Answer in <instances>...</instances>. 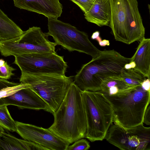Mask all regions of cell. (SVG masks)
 Returning <instances> with one entry per match:
<instances>
[{
  "mask_svg": "<svg viewBox=\"0 0 150 150\" xmlns=\"http://www.w3.org/2000/svg\"><path fill=\"white\" fill-rule=\"evenodd\" d=\"M82 92L73 81L60 106L53 114L54 122L48 128L70 144L84 138L86 132Z\"/></svg>",
  "mask_w": 150,
  "mask_h": 150,
  "instance_id": "6da1fadb",
  "label": "cell"
},
{
  "mask_svg": "<svg viewBox=\"0 0 150 150\" xmlns=\"http://www.w3.org/2000/svg\"><path fill=\"white\" fill-rule=\"evenodd\" d=\"M131 59L114 50L101 51L97 57L82 66L73 81L82 91H99L103 80L108 77L120 75L125 65Z\"/></svg>",
  "mask_w": 150,
  "mask_h": 150,
  "instance_id": "7a4b0ae2",
  "label": "cell"
},
{
  "mask_svg": "<svg viewBox=\"0 0 150 150\" xmlns=\"http://www.w3.org/2000/svg\"><path fill=\"white\" fill-rule=\"evenodd\" d=\"M109 26L115 39L129 45L144 38L145 29L137 0H110Z\"/></svg>",
  "mask_w": 150,
  "mask_h": 150,
  "instance_id": "3957f363",
  "label": "cell"
},
{
  "mask_svg": "<svg viewBox=\"0 0 150 150\" xmlns=\"http://www.w3.org/2000/svg\"><path fill=\"white\" fill-rule=\"evenodd\" d=\"M105 96L111 105L114 123L125 128L143 124L144 113L150 103V91L140 85L123 93Z\"/></svg>",
  "mask_w": 150,
  "mask_h": 150,
  "instance_id": "277c9868",
  "label": "cell"
},
{
  "mask_svg": "<svg viewBox=\"0 0 150 150\" xmlns=\"http://www.w3.org/2000/svg\"><path fill=\"white\" fill-rule=\"evenodd\" d=\"M82 94L86 120L85 137L91 142L102 141L113 122L111 105L100 91H83Z\"/></svg>",
  "mask_w": 150,
  "mask_h": 150,
  "instance_id": "5b68a950",
  "label": "cell"
},
{
  "mask_svg": "<svg viewBox=\"0 0 150 150\" xmlns=\"http://www.w3.org/2000/svg\"><path fill=\"white\" fill-rule=\"evenodd\" d=\"M74 76L50 74H31L21 72L20 81L30 85L44 100L52 114L58 108Z\"/></svg>",
  "mask_w": 150,
  "mask_h": 150,
  "instance_id": "8992f818",
  "label": "cell"
},
{
  "mask_svg": "<svg viewBox=\"0 0 150 150\" xmlns=\"http://www.w3.org/2000/svg\"><path fill=\"white\" fill-rule=\"evenodd\" d=\"M48 37H53L55 43L69 51H76L90 55L92 59L97 57L101 51L90 41L88 35L71 24L57 19L48 18Z\"/></svg>",
  "mask_w": 150,
  "mask_h": 150,
  "instance_id": "52a82bcc",
  "label": "cell"
},
{
  "mask_svg": "<svg viewBox=\"0 0 150 150\" xmlns=\"http://www.w3.org/2000/svg\"><path fill=\"white\" fill-rule=\"evenodd\" d=\"M39 27L33 26L13 39L0 41V52L4 57L22 54L55 52L57 45L47 39Z\"/></svg>",
  "mask_w": 150,
  "mask_h": 150,
  "instance_id": "ba28073f",
  "label": "cell"
},
{
  "mask_svg": "<svg viewBox=\"0 0 150 150\" xmlns=\"http://www.w3.org/2000/svg\"><path fill=\"white\" fill-rule=\"evenodd\" d=\"M13 63L21 72L31 74H50L65 75L68 67L64 57L56 52L32 53L15 56Z\"/></svg>",
  "mask_w": 150,
  "mask_h": 150,
  "instance_id": "9c48e42d",
  "label": "cell"
},
{
  "mask_svg": "<svg viewBox=\"0 0 150 150\" xmlns=\"http://www.w3.org/2000/svg\"><path fill=\"white\" fill-rule=\"evenodd\" d=\"M105 139L121 150H150V127H145L143 124L125 128L112 123Z\"/></svg>",
  "mask_w": 150,
  "mask_h": 150,
  "instance_id": "30bf717a",
  "label": "cell"
},
{
  "mask_svg": "<svg viewBox=\"0 0 150 150\" xmlns=\"http://www.w3.org/2000/svg\"><path fill=\"white\" fill-rule=\"evenodd\" d=\"M16 132L24 140L43 146L48 150H66L70 144L49 129L15 121Z\"/></svg>",
  "mask_w": 150,
  "mask_h": 150,
  "instance_id": "8fae6325",
  "label": "cell"
},
{
  "mask_svg": "<svg viewBox=\"0 0 150 150\" xmlns=\"http://www.w3.org/2000/svg\"><path fill=\"white\" fill-rule=\"evenodd\" d=\"M2 98L4 105L7 106L13 105L21 109L43 110L50 112L47 104L30 86Z\"/></svg>",
  "mask_w": 150,
  "mask_h": 150,
  "instance_id": "7c38bea8",
  "label": "cell"
},
{
  "mask_svg": "<svg viewBox=\"0 0 150 150\" xmlns=\"http://www.w3.org/2000/svg\"><path fill=\"white\" fill-rule=\"evenodd\" d=\"M15 6L42 14L48 18L61 16L63 6L59 0H13Z\"/></svg>",
  "mask_w": 150,
  "mask_h": 150,
  "instance_id": "4fadbf2b",
  "label": "cell"
},
{
  "mask_svg": "<svg viewBox=\"0 0 150 150\" xmlns=\"http://www.w3.org/2000/svg\"><path fill=\"white\" fill-rule=\"evenodd\" d=\"M111 12L110 0H95L90 9L84 16L88 21L99 27L109 26Z\"/></svg>",
  "mask_w": 150,
  "mask_h": 150,
  "instance_id": "5bb4252c",
  "label": "cell"
},
{
  "mask_svg": "<svg viewBox=\"0 0 150 150\" xmlns=\"http://www.w3.org/2000/svg\"><path fill=\"white\" fill-rule=\"evenodd\" d=\"M131 58L130 62L133 61L135 64L134 69L150 79V38H144L140 41L135 53Z\"/></svg>",
  "mask_w": 150,
  "mask_h": 150,
  "instance_id": "9a60e30c",
  "label": "cell"
},
{
  "mask_svg": "<svg viewBox=\"0 0 150 150\" xmlns=\"http://www.w3.org/2000/svg\"><path fill=\"white\" fill-rule=\"evenodd\" d=\"M135 86L127 84L120 75L113 76L107 77L103 80L99 91L105 96H110L124 92Z\"/></svg>",
  "mask_w": 150,
  "mask_h": 150,
  "instance_id": "2e32d148",
  "label": "cell"
},
{
  "mask_svg": "<svg viewBox=\"0 0 150 150\" xmlns=\"http://www.w3.org/2000/svg\"><path fill=\"white\" fill-rule=\"evenodd\" d=\"M23 32L0 9V41L13 39L21 35Z\"/></svg>",
  "mask_w": 150,
  "mask_h": 150,
  "instance_id": "e0dca14e",
  "label": "cell"
},
{
  "mask_svg": "<svg viewBox=\"0 0 150 150\" xmlns=\"http://www.w3.org/2000/svg\"><path fill=\"white\" fill-rule=\"evenodd\" d=\"M1 133L0 146L2 150H26V140L17 138L5 131Z\"/></svg>",
  "mask_w": 150,
  "mask_h": 150,
  "instance_id": "ac0fdd59",
  "label": "cell"
},
{
  "mask_svg": "<svg viewBox=\"0 0 150 150\" xmlns=\"http://www.w3.org/2000/svg\"><path fill=\"white\" fill-rule=\"evenodd\" d=\"M120 76L126 83L132 86L141 85L146 79L141 72L134 68L128 69L123 68Z\"/></svg>",
  "mask_w": 150,
  "mask_h": 150,
  "instance_id": "d6986e66",
  "label": "cell"
},
{
  "mask_svg": "<svg viewBox=\"0 0 150 150\" xmlns=\"http://www.w3.org/2000/svg\"><path fill=\"white\" fill-rule=\"evenodd\" d=\"M7 105H4L0 107V123L5 130L16 132V123L8 110Z\"/></svg>",
  "mask_w": 150,
  "mask_h": 150,
  "instance_id": "ffe728a7",
  "label": "cell"
},
{
  "mask_svg": "<svg viewBox=\"0 0 150 150\" xmlns=\"http://www.w3.org/2000/svg\"><path fill=\"white\" fill-rule=\"evenodd\" d=\"M30 86L28 84L21 83L16 86L4 88L0 90V99L11 96L21 90Z\"/></svg>",
  "mask_w": 150,
  "mask_h": 150,
  "instance_id": "44dd1931",
  "label": "cell"
},
{
  "mask_svg": "<svg viewBox=\"0 0 150 150\" xmlns=\"http://www.w3.org/2000/svg\"><path fill=\"white\" fill-rule=\"evenodd\" d=\"M69 145L66 150H87L90 147L89 142L83 139H79L72 145Z\"/></svg>",
  "mask_w": 150,
  "mask_h": 150,
  "instance_id": "7402d4cb",
  "label": "cell"
},
{
  "mask_svg": "<svg viewBox=\"0 0 150 150\" xmlns=\"http://www.w3.org/2000/svg\"><path fill=\"white\" fill-rule=\"evenodd\" d=\"M16 70L6 62L3 65L0 66V78L6 79H10L12 76L14 75L13 71Z\"/></svg>",
  "mask_w": 150,
  "mask_h": 150,
  "instance_id": "603a6c76",
  "label": "cell"
},
{
  "mask_svg": "<svg viewBox=\"0 0 150 150\" xmlns=\"http://www.w3.org/2000/svg\"><path fill=\"white\" fill-rule=\"evenodd\" d=\"M78 5L84 13L90 9L95 0H70Z\"/></svg>",
  "mask_w": 150,
  "mask_h": 150,
  "instance_id": "cb8c5ba5",
  "label": "cell"
},
{
  "mask_svg": "<svg viewBox=\"0 0 150 150\" xmlns=\"http://www.w3.org/2000/svg\"><path fill=\"white\" fill-rule=\"evenodd\" d=\"M19 83L9 81L7 79L0 78V90L4 88L16 86Z\"/></svg>",
  "mask_w": 150,
  "mask_h": 150,
  "instance_id": "d4e9b609",
  "label": "cell"
},
{
  "mask_svg": "<svg viewBox=\"0 0 150 150\" xmlns=\"http://www.w3.org/2000/svg\"><path fill=\"white\" fill-rule=\"evenodd\" d=\"M143 122L147 125H150V106L149 105L147 107L145 112Z\"/></svg>",
  "mask_w": 150,
  "mask_h": 150,
  "instance_id": "484cf974",
  "label": "cell"
},
{
  "mask_svg": "<svg viewBox=\"0 0 150 150\" xmlns=\"http://www.w3.org/2000/svg\"><path fill=\"white\" fill-rule=\"evenodd\" d=\"M141 86L145 90L150 91V79H146L142 83Z\"/></svg>",
  "mask_w": 150,
  "mask_h": 150,
  "instance_id": "4316f807",
  "label": "cell"
},
{
  "mask_svg": "<svg viewBox=\"0 0 150 150\" xmlns=\"http://www.w3.org/2000/svg\"><path fill=\"white\" fill-rule=\"evenodd\" d=\"M135 66V64L133 61L130 62L129 63L126 64L124 66V68L128 69L132 68H134Z\"/></svg>",
  "mask_w": 150,
  "mask_h": 150,
  "instance_id": "83f0119b",
  "label": "cell"
},
{
  "mask_svg": "<svg viewBox=\"0 0 150 150\" xmlns=\"http://www.w3.org/2000/svg\"><path fill=\"white\" fill-rule=\"evenodd\" d=\"M98 43L99 45L102 47L109 46L110 45L109 41L106 40H102Z\"/></svg>",
  "mask_w": 150,
  "mask_h": 150,
  "instance_id": "f1b7e54d",
  "label": "cell"
},
{
  "mask_svg": "<svg viewBox=\"0 0 150 150\" xmlns=\"http://www.w3.org/2000/svg\"><path fill=\"white\" fill-rule=\"evenodd\" d=\"M99 35L100 33L99 31H96L93 33L91 36V38L93 40H96L98 37L100 36Z\"/></svg>",
  "mask_w": 150,
  "mask_h": 150,
  "instance_id": "f546056e",
  "label": "cell"
},
{
  "mask_svg": "<svg viewBox=\"0 0 150 150\" xmlns=\"http://www.w3.org/2000/svg\"><path fill=\"white\" fill-rule=\"evenodd\" d=\"M5 130L4 127L0 123V137L1 136V132Z\"/></svg>",
  "mask_w": 150,
  "mask_h": 150,
  "instance_id": "4dcf8cb0",
  "label": "cell"
},
{
  "mask_svg": "<svg viewBox=\"0 0 150 150\" xmlns=\"http://www.w3.org/2000/svg\"><path fill=\"white\" fill-rule=\"evenodd\" d=\"M5 60L2 59H0V66L3 65L5 62Z\"/></svg>",
  "mask_w": 150,
  "mask_h": 150,
  "instance_id": "1f68e13d",
  "label": "cell"
},
{
  "mask_svg": "<svg viewBox=\"0 0 150 150\" xmlns=\"http://www.w3.org/2000/svg\"><path fill=\"white\" fill-rule=\"evenodd\" d=\"M4 105H5L3 98L0 99V107Z\"/></svg>",
  "mask_w": 150,
  "mask_h": 150,
  "instance_id": "d6a6232c",
  "label": "cell"
},
{
  "mask_svg": "<svg viewBox=\"0 0 150 150\" xmlns=\"http://www.w3.org/2000/svg\"><path fill=\"white\" fill-rule=\"evenodd\" d=\"M0 150H2V149H1V147H0Z\"/></svg>",
  "mask_w": 150,
  "mask_h": 150,
  "instance_id": "836d02e7",
  "label": "cell"
}]
</instances>
